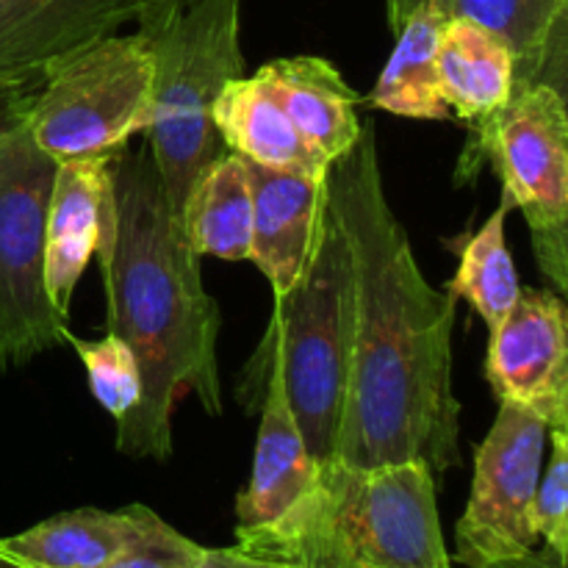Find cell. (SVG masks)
Returning a JSON list of instances; mask_svg holds the SVG:
<instances>
[{"label": "cell", "mask_w": 568, "mask_h": 568, "mask_svg": "<svg viewBox=\"0 0 568 568\" xmlns=\"http://www.w3.org/2000/svg\"><path fill=\"white\" fill-rule=\"evenodd\" d=\"M153 61L144 39L111 33L44 75L28 98L31 136L55 164L120 159L128 142L148 128Z\"/></svg>", "instance_id": "cell-7"}, {"label": "cell", "mask_w": 568, "mask_h": 568, "mask_svg": "<svg viewBox=\"0 0 568 568\" xmlns=\"http://www.w3.org/2000/svg\"><path fill=\"white\" fill-rule=\"evenodd\" d=\"M200 568H288V566L253 558V555L242 552V549L227 547V549H205L203 560H200Z\"/></svg>", "instance_id": "cell-26"}, {"label": "cell", "mask_w": 568, "mask_h": 568, "mask_svg": "<svg viewBox=\"0 0 568 568\" xmlns=\"http://www.w3.org/2000/svg\"><path fill=\"white\" fill-rule=\"evenodd\" d=\"M483 161L497 170L503 194L525 214L538 270L560 297L568 288V114L566 92L549 83L516 89L510 103L475 133L458 178Z\"/></svg>", "instance_id": "cell-8"}, {"label": "cell", "mask_w": 568, "mask_h": 568, "mask_svg": "<svg viewBox=\"0 0 568 568\" xmlns=\"http://www.w3.org/2000/svg\"><path fill=\"white\" fill-rule=\"evenodd\" d=\"M560 566H566V564L558 558V555L549 552V549H544V552L532 549V552L525 555V558L503 560V564H491V566H483V568H560Z\"/></svg>", "instance_id": "cell-28"}, {"label": "cell", "mask_w": 568, "mask_h": 568, "mask_svg": "<svg viewBox=\"0 0 568 568\" xmlns=\"http://www.w3.org/2000/svg\"><path fill=\"white\" fill-rule=\"evenodd\" d=\"M447 17H466L508 42L516 89L549 83L564 92L568 0H442Z\"/></svg>", "instance_id": "cell-18"}, {"label": "cell", "mask_w": 568, "mask_h": 568, "mask_svg": "<svg viewBox=\"0 0 568 568\" xmlns=\"http://www.w3.org/2000/svg\"><path fill=\"white\" fill-rule=\"evenodd\" d=\"M438 92L449 111L480 133L516 94V59L508 42L466 17H447L436 48Z\"/></svg>", "instance_id": "cell-15"}, {"label": "cell", "mask_w": 568, "mask_h": 568, "mask_svg": "<svg viewBox=\"0 0 568 568\" xmlns=\"http://www.w3.org/2000/svg\"><path fill=\"white\" fill-rule=\"evenodd\" d=\"M181 231L197 255L247 261L253 192L242 155L225 150L197 175L181 211Z\"/></svg>", "instance_id": "cell-20"}, {"label": "cell", "mask_w": 568, "mask_h": 568, "mask_svg": "<svg viewBox=\"0 0 568 568\" xmlns=\"http://www.w3.org/2000/svg\"><path fill=\"white\" fill-rule=\"evenodd\" d=\"M133 22L153 61L142 136L181 222L197 175L227 150L211 109L244 75L242 0H144Z\"/></svg>", "instance_id": "cell-4"}, {"label": "cell", "mask_w": 568, "mask_h": 568, "mask_svg": "<svg viewBox=\"0 0 568 568\" xmlns=\"http://www.w3.org/2000/svg\"><path fill=\"white\" fill-rule=\"evenodd\" d=\"M144 0H0V98L28 92L67 55L120 33Z\"/></svg>", "instance_id": "cell-11"}, {"label": "cell", "mask_w": 568, "mask_h": 568, "mask_svg": "<svg viewBox=\"0 0 568 568\" xmlns=\"http://www.w3.org/2000/svg\"><path fill=\"white\" fill-rule=\"evenodd\" d=\"M327 203L353 264V355L338 460L355 469L425 460L444 475L460 460V399L453 388L455 303L422 272L388 203L377 133L327 170Z\"/></svg>", "instance_id": "cell-1"}, {"label": "cell", "mask_w": 568, "mask_h": 568, "mask_svg": "<svg viewBox=\"0 0 568 568\" xmlns=\"http://www.w3.org/2000/svg\"><path fill=\"white\" fill-rule=\"evenodd\" d=\"M211 122L222 144L253 164L270 170H297L316 178H325L331 170L292 125L261 67L255 75L233 78L225 83L211 109Z\"/></svg>", "instance_id": "cell-16"}, {"label": "cell", "mask_w": 568, "mask_h": 568, "mask_svg": "<svg viewBox=\"0 0 568 568\" xmlns=\"http://www.w3.org/2000/svg\"><path fill=\"white\" fill-rule=\"evenodd\" d=\"M425 6H438V9H442V0H386V17L392 33H397L399 28L408 22L410 14L425 9Z\"/></svg>", "instance_id": "cell-27"}, {"label": "cell", "mask_w": 568, "mask_h": 568, "mask_svg": "<svg viewBox=\"0 0 568 568\" xmlns=\"http://www.w3.org/2000/svg\"><path fill=\"white\" fill-rule=\"evenodd\" d=\"M116 161L83 159L55 166L44 222V286L61 316H70L78 281L114 231Z\"/></svg>", "instance_id": "cell-12"}, {"label": "cell", "mask_w": 568, "mask_h": 568, "mask_svg": "<svg viewBox=\"0 0 568 568\" xmlns=\"http://www.w3.org/2000/svg\"><path fill=\"white\" fill-rule=\"evenodd\" d=\"M0 568H22L20 564H17L14 558H11L9 552L3 549V541H0Z\"/></svg>", "instance_id": "cell-29"}, {"label": "cell", "mask_w": 568, "mask_h": 568, "mask_svg": "<svg viewBox=\"0 0 568 568\" xmlns=\"http://www.w3.org/2000/svg\"><path fill=\"white\" fill-rule=\"evenodd\" d=\"M258 372H264L266 383L261 392L253 469L247 486L236 497V530H261L281 519L314 486L320 469L288 408L277 366L266 361Z\"/></svg>", "instance_id": "cell-14"}, {"label": "cell", "mask_w": 568, "mask_h": 568, "mask_svg": "<svg viewBox=\"0 0 568 568\" xmlns=\"http://www.w3.org/2000/svg\"><path fill=\"white\" fill-rule=\"evenodd\" d=\"M261 70L292 125L327 166L353 150L364 128L355 114L358 98L331 61L322 55H286L266 61Z\"/></svg>", "instance_id": "cell-17"}, {"label": "cell", "mask_w": 568, "mask_h": 568, "mask_svg": "<svg viewBox=\"0 0 568 568\" xmlns=\"http://www.w3.org/2000/svg\"><path fill=\"white\" fill-rule=\"evenodd\" d=\"M549 460L541 469L536 499H532V527L538 541L547 544L552 555L568 560V430H549Z\"/></svg>", "instance_id": "cell-24"}, {"label": "cell", "mask_w": 568, "mask_h": 568, "mask_svg": "<svg viewBox=\"0 0 568 568\" xmlns=\"http://www.w3.org/2000/svg\"><path fill=\"white\" fill-rule=\"evenodd\" d=\"M486 377L499 403L568 427V311L552 288H521L488 338Z\"/></svg>", "instance_id": "cell-10"}, {"label": "cell", "mask_w": 568, "mask_h": 568, "mask_svg": "<svg viewBox=\"0 0 568 568\" xmlns=\"http://www.w3.org/2000/svg\"><path fill=\"white\" fill-rule=\"evenodd\" d=\"M444 20L447 14L438 6H425L394 33L397 44L369 94L372 109L410 120H447L453 114L438 92L436 75V48Z\"/></svg>", "instance_id": "cell-21"}, {"label": "cell", "mask_w": 568, "mask_h": 568, "mask_svg": "<svg viewBox=\"0 0 568 568\" xmlns=\"http://www.w3.org/2000/svg\"><path fill=\"white\" fill-rule=\"evenodd\" d=\"M203 555L205 547L178 532L144 505L133 541L103 568H200Z\"/></svg>", "instance_id": "cell-25"}, {"label": "cell", "mask_w": 568, "mask_h": 568, "mask_svg": "<svg viewBox=\"0 0 568 568\" xmlns=\"http://www.w3.org/2000/svg\"><path fill=\"white\" fill-rule=\"evenodd\" d=\"M64 342L81 358L92 397L98 399L100 408L116 422L125 419L142 397V375H139L136 355L131 353V347L111 333H105L100 342H87L67 333Z\"/></svg>", "instance_id": "cell-23"}, {"label": "cell", "mask_w": 568, "mask_h": 568, "mask_svg": "<svg viewBox=\"0 0 568 568\" xmlns=\"http://www.w3.org/2000/svg\"><path fill=\"white\" fill-rule=\"evenodd\" d=\"M510 211L514 203L503 194V203L494 209V214L460 244L458 272L449 281V294L455 300H466L480 314L488 331H494L510 314L521 294L508 233H505Z\"/></svg>", "instance_id": "cell-22"}, {"label": "cell", "mask_w": 568, "mask_h": 568, "mask_svg": "<svg viewBox=\"0 0 568 568\" xmlns=\"http://www.w3.org/2000/svg\"><path fill=\"white\" fill-rule=\"evenodd\" d=\"M114 194V231L98 253L105 327L131 347L142 375L139 405L116 422V449L170 460L172 414L183 394L222 416L220 305L205 292L203 255L183 236L148 142L120 155Z\"/></svg>", "instance_id": "cell-2"}, {"label": "cell", "mask_w": 568, "mask_h": 568, "mask_svg": "<svg viewBox=\"0 0 568 568\" xmlns=\"http://www.w3.org/2000/svg\"><path fill=\"white\" fill-rule=\"evenodd\" d=\"M549 427L519 405L499 403L491 430L475 449V477L455 525V558L483 568L525 558L536 549L532 499L544 469Z\"/></svg>", "instance_id": "cell-9"}, {"label": "cell", "mask_w": 568, "mask_h": 568, "mask_svg": "<svg viewBox=\"0 0 568 568\" xmlns=\"http://www.w3.org/2000/svg\"><path fill=\"white\" fill-rule=\"evenodd\" d=\"M261 355L281 372L288 408L316 464L338 460L353 355V264L331 203L303 277L275 297Z\"/></svg>", "instance_id": "cell-5"}, {"label": "cell", "mask_w": 568, "mask_h": 568, "mask_svg": "<svg viewBox=\"0 0 568 568\" xmlns=\"http://www.w3.org/2000/svg\"><path fill=\"white\" fill-rule=\"evenodd\" d=\"M0 372L59 347L70 333L44 286V222L55 161L33 142L28 98H0Z\"/></svg>", "instance_id": "cell-6"}, {"label": "cell", "mask_w": 568, "mask_h": 568, "mask_svg": "<svg viewBox=\"0 0 568 568\" xmlns=\"http://www.w3.org/2000/svg\"><path fill=\"white\" fill-rule=\"evenodd\" d=\"M236 549L288 568H455L425 460L372 469L322 464L281 519L236 530Z\"/></svg>", "instance_id": "cell-3"}, {"label": "cell", "mask_w": 568, "mask_h": 568, "mask_svg": "<svg viewBox=\"0 0 568 568\" xmlns=\"http://www.w3.org/2000/svg\"><path fill=\"white\" fill-rule=\"evenodd\" d=\"M253 192V236L250 264L270 281L281 297L303 277L316 247L322 216L327 211V175L297 170H270L244 159Z\"/></svg>", "instance_id": "cell-13"}, {"label": "cell", "mask_w": 568, "mask_h": 568, "mask_svg": "<svg viewBox=\"0 0 568 568\" xmlns=\"http://www.w3.org/2000/svg\"><path fill=\"white\" fill-rule=\"evenodd\" d=\"M142 508L133 503L120 510H67L0 541L22 568H103L133 541Z\"/></svg>", "instance_id": "cell-19"}]
</instances>
